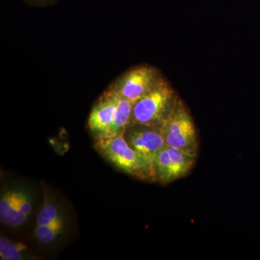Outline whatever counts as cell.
<instances>
[{
    "mask_svg": "<svg viewBox=\"0 0 260 260\" xmlns=\"http://www.w3.org/2000/svg\"><path fill=\"white\" fill-rule=\"evenodd\" d=\"M94 148L101 155L121 172L140 180L156 181L154 160L135 151L128 144L124 133L97 138Z\"/></svg>",
    "mask_w": 260,
    "mask_h": 260,
    "instance_id": "1",
    "label": "cell"
},
{
    "mask_svg": "<svg viewBox=\"0 0 260 260\" xmlns=\"http://www.w3.org/2000/svg\"><path fill=\"white\" fill-rule=\"evenodd\" d=\"M177 99L172 85L162 78L155 88L133 104L129 125L160 128L172 112Z\"/></svg>",
    "mask_w": 260,
    "mask_h": 260,
    "instance_id": "2",
    "label": "cell"
},
{
    "mask_svg": "<svg viewBox=\"0 0 260 260\" xmlns=\"http://www.w3.org/2000/svg\"><path fill=\"white\" fill-rule=\"evenodd\" d=\"M160 130L167 147L197 155L198 142L196 128L189 111L181 99H177Z\"/></svg>",
    "mask_w": 260,
    "mask_h": 260,
    "instance_id": "3",
    "label": "cell"
},
{
    "mask_svg": "<svg viewBox=\"0 0 260 260\" xmlns=\"http://www.w3.org/2000/svg\"><path fill=\"white\" fill-rule=\"evenodd\" d=\"M162 78L156 68L150 65H140L121 75L108 89L135 104L155 88Z\"/></svg>",
    "mask_w": 260,
    "mask_h": 260,
    "instance_id": "4",
    "label": "cell"
},
{
    "mask_svg": "<svg viewBox=\"0 0 260 260\" xmlns=\"http://www.w3.org/2000/svg\"><path fill=\"white\" fill-rule=\"evenodd\" d=\"M117 96L107 89L99 97L90 113L88 129L94 138L109 136L115 120Z\"/></svg>",
    "mask_w": 260,
    "mask_h": 260,
    "instance_id": "5",
    "label": "cell"
},
{
    "mask_svg": "<svg viewBox=\"0 0 260 260\" xmlns=\"http://www.w3.org/2000/svg\"><path fill=\"white\" fill-rule=\"evenodd\" d=\"M124 138L135 151L153 160L167 146L160 127L129 125L124 132Z\"/></svg>",
    "mask_w": 260,
    "mask_h": 260,
    "instance_id": "6",
    "label": "cell"
},
{
    "mask_svg": "<svg viewBox=\"0 0 260 260\" xmlns=\"http://www.w3.org/2000/svg\"><path fill=\"white\" fill-rule=\"evenodd\" d=\"M15 196L16 190H8L2 194L0 199V220L8 226H20L27 219L19 210Z\"/></svg>",
    "mask_w": 260,
    "mask_h": 260,
    "instance_id": "7",
    "label": "cell"
},
{
    "mask_svg": "<svg viewBox=\"0 0 260 260\" xmlns=\"http://www.w3.org/2000/svg\"><path fill=\"white\" fill-rule=\"evenodd\" d=\"M171 157L172 180L184 177L194 165L196 155H191L179 149L167 147Z\"/></svg>",
    "mask_w": 260,
    "mask_h": 260,
    "instance_id": "8",
    "label": "cell"
},
{
    "mask_svg": "<svg viewBox=\"0 0 260 260\" xmlns=\"http://www.w3.org/2000/svg\"><path fill=\"white\" fill-rule=\"evenodd\" d=\"M116 96H117V106H116L115 120L109 136H113V135L125 132L129 124L132 111L134 104L119 95H116Z\"/></svg>",
    "mask_w": 260,
    "mask_h": 260,
    "instance_id": "9",
    "label": "cell"
},
{
    "mask_svg": "<svg viewBox=\"0 0 260 260\" xmlns=\"http://www.w3.org/2000/svg\"><path fill=\"white\" fill-rule=\"evenodd\" d=\"M27 247L20 243L12 242L11 241L0 238V256L3 260H20L26 259Z\"/></svg>",
    "mask_w": 260,
    "mask_h": 260,
    "instance_id": "10",
    "label": "cell"
},
{
    "mask_svg": "<svg viewBox=\"0 0 260 260\" xmlns=\"http://www.w3.org/2000/svg\"><path fill=\"white\" fill-rule=\"evenodd\" d=\"M64 227V217L54 223L48 225H37L35 235L39 242L44 244H50L59 237Z\"/></svg>",
    "mask_w": 260,
    "mask_h": 260,
    "instance_id": "11",
    "label": "cell"
},
{
    "mask_svg": "<svg viewBox=\"0 0 260 260\" xmlns=\"http://www.w3.org/2000/svg\"><path fill=\"white\" fill-rule=\"evenodd\" d=\"M59 208L54 203L46 198L40 213L38 215L37 225H48L63 218Z\"/></svg>",
    "mask_w": 260,
    "mask_h": 260,
    "instance_id": "12",
    "label": "cell"
},
{
    "mask_svg": "<svg viewBox=\"0 0 260 260\" xmlns=\"http://www.w3.org/2000/svg\"><path fill=\"white\" fill-rule=\"evenodd\" d=\"M15 200L20 211L28 218L32 211V200L30 197L25 191L16 190Z\"/></svg>",
    "mask_w": 260,
    "mask_h": 260,
    "instance_id": "13",
    "label": "cell"
},
{
    "mask_svg": "<svg viewBox=\"0 0 260 260\" xmlns=\"http://www.w3.org/2000/svg\"><path fill=\"white\" fill-rule=\"evenodd\" d=\"M27 4L35 7H46L54 5L59 0H24Z\"/></svg>",
    "mask_w": 260,
    "mask_h": 260,
    "instance_id": "14",
    "label": "cell"
}]
</instances>
